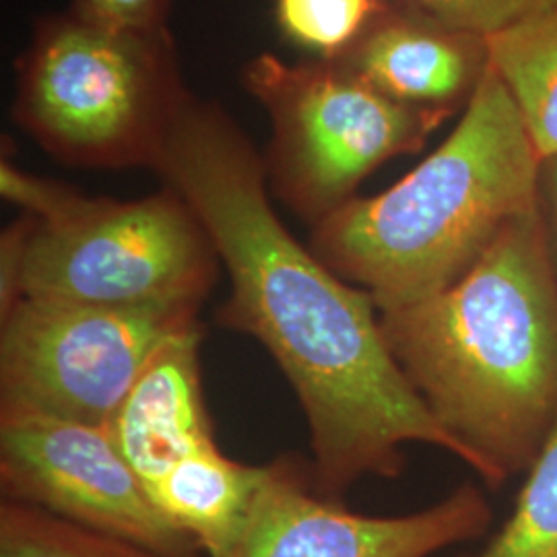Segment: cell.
<instances>
[{"mask_svg": "<svg viewBox=\"0 0 557 557\" xmlns=\"http://www.w3.org/2000/svg\"><path fill=\"white\" fill-rule=\"evenodd\" d=\"M199 310L15 299L0 310V418L110 428L161 347L199 326Z\"/></svg>", "mask_w": 557, "mask_h": 557, "instance_id": "52a82bcc", "label": "cell"}, {"mask_svg": "<svg viewBox=\"0 0 557 557\" xmlns=\"http://www.w3.org/2000/svg\"><path fill=\"white\" fill-rule=\"evenodd\" d=\"M349 69L386 98L453 114L473 98L487 69L485 40L453 29L400 0H380L376 15L343 54Z\"/></svg>", "mask_w": 557, "mask_h": 557, "instance_id": "30bf717a", "label": "cell"}, {"mask_svg": "<svg viewBox=\"0 0 557 557\" xmlns=\"http://www.w3.org/2000/svg\"><path fill=\"white\" fill-rule=\"evenodd\" d=\"M202 337L199 324L170 338L110 423L145 492L180 460L218 444L202 391Z\"/></svg>", "mask_w": 557, "mask_h": 557, "instance_id": "8fae6325", "label": "cell"}, {"mask_svg": "<svg viewBox=\"0 0 557 557\" xmlns=\"http://www.w3.org/2000/svg\"><path fill=\"white\" fill-rule=\"evenodd\" d=\"M239 83L271 122V197L310 230L356 199L382 163L419 151L450 116L391 100L331 59L287 62L262 52L242 66Z\"/></svg>", "mask_w": 557, "mask_h": 557, "instance_id": "8992f818", "label": "cell"}, {"mask_svg": "<svg viewBox=\"0 0 557 557\" xmlns=\"http://www.w3.org/2000/svg\"><path fill=\"white\" fill-rule=\"evenodd\" d=\"M221 260L176 190L81 195L59 220L21 213L0 234V310L20 298L110 308H200Z\"/></svg>", "mask_w": 557, "mask_h": 557, "instance_id": "5b68a950", "label": "cell"}, {"mask_svg": "<svg viewBox=\"0 0 557 557\" xmlns=\"http://www.w3.org/2000/svg\"><path fill=\"white\" fill-rule=\"evenodd\" d=\"M539 176L535 143L487 62L438 149L384 193L320 221L308 246L380 312L403 308L457 283L508 223L537 209Z\"/></svg>", "mask_w": 557, "mask_h": 557, "instance_id": "3957f363", "label": "cell"}, {"mask_svg": "<svg viewBox=\"0 0 557 557\" xmlns=\"http://www.w3.org/2000/svg\"><path fill=\"white\" fill-rule=\"evenodd\" d=\"M0 557H170L29 504L0 502Z\"/></svg>", "mask_w": 557, "mask_h": 557, "instance_id": "5bb4252c", "label": "cell"}, {"mask_svg": "<svg viewBox=\"0 0 557 557\" xmlns=\"http://www.w3.org/2000/svg\"><path fill=\"white\" fill-rule=\"evenodd\" d=\"M195 96L168 27L101 25L71 9L40 15L15 60L13 122L81 170H153Z\"/></svg>", "mask_w": 557, "mask_h": 557, "instance_id": "277c9868", "label": "cell"}, {"mask_svg": "<svg viewBox=\"0 0 557 557\" xmlns=\"http://www.w3.org/2000/svg\"><path fill=\"white\" fill-rule=\"evenodd\" d=\"M380 0H275L283 36L317 54L337 59L376 15Z\"/></svg>", "mask_w": 557, "mask_h": 557, "instance_id": "2e32d148", "label": "cell"}, {"mask_svg": "<svg viewBox=\"0 0 557 557\" xmlns=\"http://www.w3.org/2000/svg\"><path fill=\"white\" fill-rule=\"evenodd\" d=\"M2 499L170 557H200L151 504L110 428L69 419L0 418Z\"/></svg>", "mask_w": 557, "mask_h": 557, "instance_id": "ba28073f", "label": "cell"}, {"mask_svg": "<svg viewBox=\"0 0 557 557\" xmlns=\"http://www.w3.org/2000/svg\"><path fill=\"white\" fill-rule=\"evenodd\" d=\"M267 465L227 457L213 444L180 460L147 487L151 504L200 554L223 557L239 537L257 499Z\"/></svg>", "mask_w": 557, "mask_h": 557, "instance_id": "7c38bea8", "label": "cell"}, {"mask_svg": "<svg viewBox=\"0 0 557 557\" xmlns=\"http://www.w3.org/2000/svg\"><path fill=\"white\" fill-rule=\"evenodd\" d=\"M403 374L485 485L529 471L557 419V271L541 211L436 296L380 312Z\"/></svg>", "mask_w": 557, "mask_h": 557, "instance_id": "7a4b0ae2", "label": "cell"}, {"mask_svg": "<svg viewBox=\"0 0 557 557\" xmlns=\"http://www.w3.org/2000/svg\"><path fill=\"white\" fill-rule=\"evenodd\" d=\"M492 517L475 483L411 515H359L320 492L310 462L281 457L267 465L248 520L223 557H432L485 535Z\"/></svg>", "mask_w": 557, "mask_h": 557, "instance_id": "9c48e42d", "label": "cell"}, {"mask_svg": "<svg viewBox=\"0 0 557 557\" xmlns=\"http://www.w3.org/2000/svg\"><path fill=\"white\" fill-rule=\"evenodd\" d=\"M460 557H557V419L527 471L512 517L481 552Z\"/></svg>", "mask_w": 557, "mask_h": 557, "instance_id": "9a60e30c", "label": "cell"}, {"mask_svg": "<svg viewBox=\"0 0 557 557\" xmlns=\"http://www.w3.org/2000/svg\"><path fill=\"white\" fill-rule=\"evenodd\" d=\"M153 172L197 213L230 277L218 324L255 338L298 398L322 494L398 478L409 444L471 467L393 358L372 296L285 227L264 153L221 103H186Z\"/></svg>", "mask_w": 557, "mask_h": 557, "instance_id": "6da1fadb", "label": "cell"}, {"mask_svg": "<svg viewBox=\"0 0 557 557\" xmlns=\"http://www.w3.org/2000/svg\"><path fill=\"white\" fill-rule=\"evenodd\" d=\"M539 211L557 271V156L541 161L539 176Z\"/></svg>", "mask_w": 557, "mask_h": 557, "instance_id": "d6986e66", "label": "cell"}, {"mask_svg": "<svg viewBox=\"0 0 557 557\" xmlns=\"http://www.w3.org/2000/svg\"><path fill=\"white\" fill-rule=\"evenodd\" d=\"M174 0H71L69 9L83 20L114 27H168Z\"/></svg>", "mask_w": 557, "mask_h": 557, "instance_id": "ac0fdd59", "label": "cell"}, {"mask_svg": "<svg viewBox=\"0 0 557 557\" xmlns=\"http://www.w3.org/2000/svg\"><path fill=\"white\" fill-rule=\"evenodd\" d=\"M453 29L490 38L527 20L554 0H400Z\"/></svg>", "mask_w": 557, "mask_h": 557, "instance_id": "e0dca14e", "label": "cell"}, {"mask_svg": "<svg viewBox=\"0 0 557 557\" xmlns=\"http://www.w3.org/2000/svg\"><path fill=\"white\" fill-rule=\"evenodd\" d=\"M487 62L520 110L541 161L557 156V0L485 38Z\"/></svg>", "mask_w": 557, "mask_h": 557, "instance_id": "4fadbf2b", "label": "cell"}]
</instances>
